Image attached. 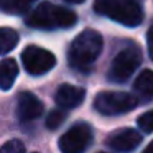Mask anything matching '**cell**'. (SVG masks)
Here are the masks:
<instances>
[{
	"label": "cell",
	"mask_w": 153,
	"mask_h": 153,
	"mask_svg": "<svg viewBox=\"0 0 153 153\" xmlns=\"http://www.w3.org/2000/svg\"><path fill=\"white\" fill-rule=\"evenodd\" d=\"M22 63L31 76H43L56 66V56L45 48L30 45L22 53Z\"/></svg>",
	"instance_id": "5"
},
{
	"label": "cell",
	"mask_w": 153,
	"mask_h": 153,
	"mask_svg": "<svg viewBox=\"0 0 153 153\" xmlns=\"http://www.w3.org/2000/svg\"><path fill=\"white\" fill-rule=\"evenodd\" d=\"M115 2L117 0H96L94 2V10L100 15H107L109 17V13H110V10H112Z\"/></svg>",
	"instance_id": "18"
},
{
	"label": "cell",
	"mask_w": 153,
	"mask_h": 153,
	"mask_svg": "<svg viewBox=\"0 0 153 153\" xmlns=\"http://www.w3.org/2000/svg\"><path fill=\"white\" fill-rule=\"evenodd\" d=\"M138 104V97L128 92H117V91H109V92H100L94 99V107L102 115H120L127 114L132 109H135Z\"/></svg>",
	"instance_id": "3"
},
{
	"label": "cell",
	"mask_w": 153,
	"mask_h": 153,
	"mask_svg": "<svg viewBox=\"0 0 153 153\" xmlns=\"http://www.w3.org/2000/svg\"><path fill=\"white\" fill-rule=\"evenodd\" d=\"M146 41H148V54L153 61V27L148 30V35H146Z\"/></svg>",
	"instance_id": "19"
},
{
	"label": "cell",
	"mask_w": 153,
	"mask_h": 153,
	"mask_svg": "<svg viewBox=\"0 0 153 153\" xmlns=\"http://www.w3.org/2000/svg\"><path fill=\"white\" fill-rule=\"evenodd\" d=\"M107 143L115 152L128 153L142 143V135L135 128H123V130H119V132L114 133Z\"/></svg>",
	"instance_id": "10"
},
{
	"label": "cell",
	"mask_w": 153,
	"mask_h": 153,
	"mask_svg": "<svg viewBox=\"0 0 153 153\" xmlns=\"http://www.w3.org/2000/svg\"><path fill=\"white\" fill-rule=\"evenodd\" d=\"M36 0H0V10L13 15H22L35 4Z\"/></svg>",
	"instance_id": "14"
},
{
	"label": "cell",
	"mask_w": 153,
	"mask_h": 153,
	"mask_svg": "<svg viewBox=\"0 0 153 153\" xmlns=\"http://www.w3.org/2000/svg\"><path fill=\"white\" fill-rule=\"evenodd\" d=\"M35 153H36V152H35Z\"/></svg>",
	"instance_id": "23"
},
{
	"label": "cell",
	"mask_w": 153,
	"mask_h": 153,
	"mask_svg": "<svg viewBox=\"0 0 153 153\" xmlns=\"http://www.w3.org/2000/svg\"><path fill=\"white\" fill-rule=\"evenodd\" d=\"M84 97H86V91L79 86H73V84H61L56 91V100L58 107L68 110V109H76L77 105L84 102Z\"/></svg>",
	"instance_id": "8"
},
{
	"label": "cell",
	"mask_w": 153,
	"mask_h": 153,
	"mask_svg": "<svg viewBox=\"0 0 153 153\" xmlns=\"http://www.w3.org/2000/svg\"><path fill=\"white\" fill-rule=\"evenodd\" d=\"M92 142V128L86 122H77L59 138L61 153H84Z\"/></svg>",
	"instance_id": "6"
},
{
	"label": "cell",
	"mask_w": 153,
	"mask_h": 153,
	"mask_svg": "<svg viewBox=\"0 0 153 153\" xmlns=\"http://www.w3.org/2000/svg\"><path fill=\"white\" fill-rule=\"evenodd\" d=\"M133 91H135L137 97H140L142 100L152 99L153 97V71L143 69L142 73L135 77Z\"/></svg>",
	"instance_id": "12"
},
{
	"label": "cell",
	"mask_w": 153,
	"mask_h": 153,
	"mask_svg": "<svg viewBox=\"0 0 153 153\" xmlns=\"http://www.w3.org/2000/svg\"><path fill=\"white\" fill-rule=\"evenodd\" d=\"M0 153H25V145H23V142H20L17 138L8 140L7 143L2 145Z\"/></svg>",
	"instance_id": "16"
},
{
	"label": "cell",
	"mask_w": 153,
	"mask_h": 153,
	"mask_svg": "<svg viewBox=\"0 0 153 153\" xmlns=\"http://www.w3.org/2000/svg\"><path fill=\"white\" fill-rule=\"evenodd\" d=\"M18 77V64L12 58H5L0 61V89H12L15 79Z\"/></svg>",
	"instance_id": "11"
},
{
	"label": "cell",
	"mask_w": 153,
	"mask_h": 153,
	"mask_svg": "<svg viewBox=\"0 0 153 153\" xmlns=\"http://www.w3.org/2000/svg\"><path fill=\"white\" fill-rule=\"evenodd\" d=\"M99 153H104V152H99Z\"/></svg>",
	"instance_id": "22"
},
{
	"label": "cell",
	"mask_w": 153,
	"mask_h": 153,
	"mask_svg": "<svg viewBox=\"0 0 153 153\" xmlns=\"http://www.w3.org/2000/svg\"><path fill=\"white\" fill-rule=\"evenodd\" d=\"M142 153H153V142H150V143H148V146H146V148L143 150Z\"/></svg>",
	"instance_id": "20"
},
{
	"label": "cell",
	"mask_w": 153,
	"mask_h": 153,
	"mask_svg": "<svg viewBox=\"0 0 153 153\" xmlns=\"http://www.w3.org/2000/svg\"><path fill=\"white\" fill-rule=\"evenodd\" d=\"M140 63H142L140 48L135 46V45H128L114 58L112 64H110L109 79L114 81V82H123L135 73V69L140 66Z\"/></svg>",
	"instance_id": "4"
},
{
	"label": "cell",
	"mask_w": 153,
	"mask_h": 153,
	"mask_svg": "<svg viewBox=\"0 0 153 153\" xmlns=\"http://www.w3.org/2000/svg\"><path fill=\"white\" fill-rule=\"evenodd\" d=\"M43 102L31 92H22L18 96V107L17 114L22 122H30L35 120L43 114Z\"/></svg>",
	"instance_id": "9"
},
{
	"label": "cell",
	"mask_w": 153,
	"mask_h": 153,
	"mask_svg": "<svg viewBox=\"0 0 153 153\" xmlns=\"http://www.w3.org/2000/svg\"><path fill=\"white\" fill-rule=\"evenodd\" d=\"M66 120V112H64V109H54L50 112V115L46 117V127L50 130H56L58 127L61 125V123Z\"/></svg>",
	"instance_id": "15"
},
{
	"label": "cell",
	"mask_w": 153,
	"mask_h": 153,
	"mask_svg": "<svg viewBox=\"0 0 153 153\" xmlns=\"http://www.w3.org/2000/svg\"><path fill=\"white\" fill-rule=\"evenodd\" d=\"M27 25L40 30H54V28H69L74 27L77 17L73 10L59 7V5L43 2L27 17Z\"/></svg>",
	"instance_id": "1"
},
{
	"label": "cell",
	"mask_w": 153,
	"mask_h": 153,
	"mask_svg": "<svg viewBox=\"0 0 153 153\" xmlns=\"http://www.w3.org/2000/svg\"><path fill=\"white\" fill-rule=\"evenodd\" d=\"M66 4H82L84 0H64Z\"/></svg>",
	"instance_id": "21"
},
{
	"label": "cell",
	"mask_w": 153,
	"mask_h": 153,
	"mask_svg": "<svg viewBox=\"0 0 153 153\" xmlns=\"http://www.w3.org/2000/svg\"><path fill=\"white\" fill-rule=\"evenodd\" d=\"M138 127L142 132H153V110H148L138 117Z\"/></svg>",
	"instance_id": "17"
},
{
	"label": "cell",
	"mask_w": 153,
	"mask_h": 153,
	"mask_svg": "<svg viewBox=\"0 0 153 153\" xmlns=\"http://www.w3.org/2000/svg\"><path fill=\"white\" fill-rule=\"evenodd\" d=\"M102 46L104 41L100 33H97L96 30H84L71 43L68 61L74 69H87L99 58Z\"/></svg>",
	"instance_id": "2"
},
{
	"label": "cell",
	"mask_w": 153,
	"mask_h": 153,
	"mask_svg": "<svg viewBox=\"0 0 153 153\" xmlns=\"http://www.w3.org/2000/svg\"><path fill=\"white\" fill-rule=\"evenodd\" d=\"M109 17L125 27H138L143 22V10L138 0H117Z\"/></svg>",
	"instance_id": "7"
},
{
	"label": "cell",
	"mask_w": 153,
	"mask_h": 153,
	"mask_svg": "<svg viewBox=\"0 0 153 153\" xmlns=\"http://www.w3.org/2000/svg\"><path fill=\"white\" fill-rule=\"evenodd\" d=\"M18 33L13 28H0V54H7L18 45Z\"/></svg>",
	"instance_id": "13"
}]
</instances>
